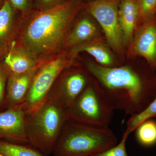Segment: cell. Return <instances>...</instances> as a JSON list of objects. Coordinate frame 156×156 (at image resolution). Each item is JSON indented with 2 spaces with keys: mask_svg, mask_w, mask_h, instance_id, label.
I'll list each match as a JSON object with an SVG mask.
<instances>
[{
  "mask_svg": "<svg viewBox=\"0 0 156 156\" xmlns=\"http://www.w3.org/2000/svg\"><path fill=\"white\" fill-rule=\"evenodd\" d=\"M84 66L97 81L115 110L133 116L143 111L156 97V71L142 58L127 60L115 68L87 59Z\"/></svg>",
  "mask_w": 156,
  "mask_h": 156,
  "instance_id": "cell-1",
  "label": "cell"
},
{
  "mask_svg": "<svg viewBox=\"0 0 156 156\" xmlns=\"http://www.w3.org/2000/svg\"><path fill=\"white\" fill-rule=\"evenodd\" d=\"M86 0H67L61 5L35 12L21 23L14 44L38 58L47 57L63 49L73 23L84 9Z\"/></svg>",
  "mask_w": 156,
  "mask_h": 156,
  "instance_id": "cell-2",
  "label": "cell"
},
{
  "mask_svg": "<svg viewBox=\"0 0 156 156\" xmlns=\"http://www.w3.org/2000/svg\"><path fill=\"white\" fill-rule=\"evenodd\" d=\"M118 139L108 127L67 120L51 156H91L112 147Z\"/></svg>",
  "mask_w": 156,
  "mask_h": 156,
  "instance_id": "cell-3",
  "label": "cell"
},
{
  "mask_svg": "<svg viewBox=\"0 0 156 156\" xmlns=\"http://www.w3.org/2000/svg\"><path fill=\"white\" fill-rule=\"evenodd\" d=\"M67 120L64 109L47 100L27 114L26 132L29 144L51 156Z\"/></svg>",
  "mask_w": 156,
  "mask_h": 156,
  "instance_id": "cell-4",
  "label": "cell"
},
{
  "mask_svg": "<svg viewBox=\"0 0 156 156\" xmlns=\"http://www.w3.org/2000/svg\"><path fill=\"white\" fill-rule=\"evenodd\" d=\"M65 110L67 120L95 127H108L115 110L92 77L86 89Z\"/></svg>",
  "mask_w": 156,
  "mask_h": 156,
  "instance_id": "cell-5",
  "label": "cell"
},
{
  "mask_svg": "<svg viewBox=\"0 0 156 156\" xmlns=\"http://www.w3.org/2000/svg\"><path fill=\"white\" fill-rule=\"evenodd\" d=\"M76 58L71 55L69 50L65 49L45 57L22 105L27 114L47 101L49 92L58 76L64 70L77 63Z\"/></svg>",
  "mask_w": 156,
  "mask_h": 156,
  "instance_id": "cell-6",
  "label": "cell"
},
{
  "mask_svg": "<svg viewBox=\"0 0 156 156\" xmlns=\"http://www.w3.org/2000/svg\"><path fill=\"white\" fill-rule=\"evenodd\" d=\"M120 0H92L84 4V9L95 18L108 44L123 63L127 61L126 49L119 23Z\"/></svg>",
  "mask_w": 156,
  "mask_h": 156,
  "instance_id": "cell-7",
  "label": "cell"
},
{
  "mask_svg": "<svg viewBox=\"0 0 156 156\" xmlns=\"http://www.w3.org/2000/svg\"><path fill=\"white\" fill-rule=\"evenodd\" d=\"M92 78L84 66L76 63L59 75L47 100L65 110L86 89Z\"/></svg>",
  "mask_w": 156,
  "mask_h": 156,
  "instance_id": "cell-8",
  "label": "cell"
},
{
  "mask_svg": "<svg viewBox=\"0 0 156 156\" xmlns=\"http://www.w3.org/2000/svg\"><path fill=\"white\" fill-rule=\"evenodd\" d=\"M126 57L127 60L142 58L156 71V14L137 26Z\"/></svg>",
  "mask_w": 156,
  "mask_h": 156,
  "instance_id": "cell-9",
  "label": "cell"
},
{
  "mask_svg": "<svg viewBox=\"0 0 156 156\" xmlns=\"http://www.w3.org/2000/svg\"><path fill=\"white\" fill-rule=\"evenodd\" d=\"M27 115L22 105L0 112V139L29 144L26 132Z\"/></svg>",
  "mask_w": 156,
  "mask_h": 156,
  "instance_id": "cell-10",
  "label": "cell"
},
{
  "mask_svg": "<svg viewBox=\"0 0 156 156\" xmlns=\"http://www.w3.org/2000/svg\"><path fill=\"white\" fill-rule=\"evenodd\" d=\"M105 37L95 18L83 9L78 14L65 41L63 49L69 50L78 45Z\"/></svg>",
  "mask_w": 156,
  "mask_h": 156,
  "instance_id": "cell-11",
  "label": "cell"
},
{
  "mask_svg": "<svg viewBox=\"0 0 156 156\" xmlns=\"http://www.w3.org/2000/svg\"><path fill=\"white\" fill-rule=\"evenodd\" d=\"M45 58H40L36 65L27 72L21 74L10 72L6 89V109L23 104L37 71Z\"/></svg>",
  "mask_w": 156,
  "mask_h": 156,
  "instance_id": "cell-12",
  "label": "cell"
},
{
  "mask_svg": "<svg viewBox=\"0 0 156 156\" xmlns=\"http://www.w3.org/2000/svg\"><path fill=\"white\" fill-rule=\"evenodd\" d=\"M69 51L76 58L79 53L86 52L94 58V61L97 64L104 67H119L124 64L112 50L105 37L78 45Z\"/></svg>",
  "mask_w": 156,
  "mask_h": 156,
  "instance_id": "cell-13",
  "label": "cell"
},
{
  "mask_svg": "<svg viewBox=\"0 0 156 156\" xmlns=\"http://www.w3.org/2000/svg\"><path fill=\"white\" fill-rule=\"evenodd\" d=\"M21 23L17 21L11 3L5 0L0 8V53L4 56L16 41Z\"/></svg>",
  "mask_w": 156,
  "mask_h": 156,
  "instance_id": "cell-14",
  "label": "cell"
},
{
  "mask_svg": "<svg viewBox=\"0 0 156 156\" xmlns=\"http://www.w3.org/2000/svg\"><path fill=\"white\" fill-rule=\"evenodd\" d=\"M138 17L139 9L136 0H120L118 17L126 49L133 38Z\"/></svg>",
  "mask_w": 156,
  "mask_h": 156,
  "instance_id": "cell-15",
  "label": "cell"
},
{
  "mask_svg": "<svg viewBox=\"0 0 156 156\" xmlns=\"http://www.w3.org/2000/svg\"><path fill=\"white\" fill-rule=\"evenodd\" d=\"M40 58L28 50L16 46L14 42L4 56L3 61L10 73L21 74L33 68Z\"/></svg>",
  "mask_w": 156,
  "mask_h": 156,
  "instance_id": "cell-16",
  "label": "cell"
},
{
  "mask_svg": "<svg viewBox=\"0 0 156 156\" xmlns=\"http://www.w3.org/2000/svg\"><path fill=\"white\" fill-rule=\"evenodd\" d=\"M0 156H48L30 144L0 139Z\"/></svg>",
  "mask_w": 156,
  "mask_h": 156,
  "instance_id": "cell-17",
  "label": "cell"
},
{
  "mask_svg": "<svg viewBox=\"0 0 156 156\" xmlns=\"http://www.w3.org/2000/svg\"><path fill=\"white\" fill-rule=\"evenodd\" d=\"M135 137L137 142L144 147L156 144V121L153 119L143 121L136 127Z\"/></svg>",
  "mask_w": 156,
  "mask_h": 156,
  "instance_id": "cell-18",
  "label": "cell"
},
{
  "mask_svg": "<svg viewBox=\"0 0 156 156\" xmlns=\"http://www.w3.org/2000/svg\"><path fill=\"white\" fill-rule=\"evenodd\" d=\"M154 118H156V97L144 110L138 114L130 117L127 122L124 133L129 135L143 121Z\"/></svg>",
  "mask_w": 156,
  "mask_h": 156,
  "instance_id": "cell-19",
  "label": "cell"
},
{
  "mask_svg": "<svg viewBox=\"0 0 156 156\" xmlns=\"http://www.w3.org/2000/svg\"><path fill=\"white\" fill-rule=\"evenodd\" d=\"M139 9L137 25L156 14V0H136Z\"/></svg>",
  "mask_w": 156,
  "mask_h": 156,
  "instance_id": "cell-20",
  "label": "cell"
},
{
  "mask_svg": "<svg viewBox=\"0 0 156 156\" xmlns=\"http://www.w3.org/2000/svg\"><path fill=\"white\" fill-rule=\"evenodd\" d=\"M10 71L3 61L0 63V112L6 107V89Z\"/></svg>",
  "mask_w": 156,
  "mask_h": 156,
  "instance_id": "cell-21",
  "label": "cell"
},
{
  "mask_svg": "<svg viewBox=\"0 0 156 156\" xmlns=\"http://www.w3.org/2000/svg\"><path fill=\"white\" fill-rule=\"evenodd\" d=\"M128 136L124 133L122 140L116 145L91 156H128L126 148V140Z\"/></svg>",
  "mask_w": 156,
  "mask_h": 156,
  "instance_id": "cell-22",
  "label": "cell"
},
{
  "mask_svg": "<svg viewBox=\"0 0 156 156\" xmlns=\"http://www.w3.org/2000/svg\"><path fill=\"white\" fill-rule=\"evenodd\" d=\"M66 1L65 0H36L37 6L40 11L54 8Z\"/></svg>",
  "mask_w": 156,
  "mask_h": 156,
  "instance_id": "cell-23",
  "label": "cell"
},
{
  "mask_svg": "<svg viewBox=\"0 0 156 156\" xmlns=\"http://www.w3.org/2000/svg\"><path fill=\"white\" fill-rule=\"evenodd\" d=\"M14 9L24 12L29 7L30 0H8Z\"/></svg>",
  "mask_w": 156,
  "mask_h": 156,
  "instance_id": "cell-24",
  "label": "cell"
},
{
  "mask_svg": "<svg viewBox=\"0 0 156 156\" xmlns=\"http://www.w3.org/2000/svg\"><path fill=\"white\" fill-rule=\"evenodd\" d=\"M4 56H4L3 54H2V53H0V63L3 61Z\"/></svg>",
  "mask_w": 156,
  "mask_h": 156,
  "instance_id": "cell-25",
  "label": "cell"
},
{
  "mask_svg": "<svg viewBox=\"0 0 156 156\" xmlns=\"http://www.w3.org/2000/svg\"><path fill=\"white\" fill-rule=\"evenodd\" d=\"M3 3L2 4V0H0V8L2 7V5H3Z\"/></svg>",
  "mask_w": 156,
  "mask_h": 156,
  "instance_id": "cell-26",
  "label": "cell"
},
{
  "mask_svg": "<svg viewBox=\"0 0 156 156\" xmlns=\"http://www.w3.org/2000/svg\"><path fill=\"white\" fill-rule=\"evenodd\" d=\"M86 1H87V0H86ZM92 1V0H88V2H90V1Z\"/></svg>",
  "mask_w": 156,
  "mask_h": 156,
  "instance_id": "cell-27",
  "label": "cell"
}]
</instances>
